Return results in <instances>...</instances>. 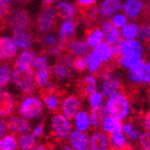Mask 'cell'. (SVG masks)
I'll list each match as a JSON object with an SVG mask.
<instances>
[{
  "mask_svg": "<svg viewBox=\"0 0 150 150\" xmlns=\"http://www.w3.org/2000/svg\"><path fill=\"white\" fill-rule=\"evenodd\" d=\"M12 0H0V16L1 19H4L11 13Z\"/></svg>",
  "mask_w": 150,
  "mask_h": 150,
  "instance_id": "45",
  "label": "cell"
},
{
  "mask_svg": "<svg viewBox=\"0 0 150 150\" xmlns=\"http://www.w3.org/2000/svg\"><path fill=\"white\" fill-rule=\"evenodd\" d=\"M146 67H147V63L144 60H142L137 65H134L132 68H130L129 69L130 81L133 83H144Z\"/></svg>",
  "mask_w": 150,
  "mask_h": 150,
  "instance_id": "29",
  "label": "cell"
},
{
  "mask_svg": "<svg viewBox=\"0 0 150 150\" xmlns=\"http://www.w3.org/2000/svg\"><path fill=\"white\" fill-rule=\"evenodd\" d=\"M55 8L57 11L58 17L62 18L63 20L65 19L74 20L78 17V14H79V10L76 5L69 2H65V1H59Z\"/></svg>",
  "mask_w": 150,
  "mask_h": 150,
  "instance_id": "20",
  "label": "cell"
},
{
  "mask_svg": "<svg viewBox=\"0 0 150 150\" xmlns=\"http://www.w3.org/2000/svg\"><path fill=\"white\" fill-rule=\"evenodd\" d=\"M13 83L25 95L35 93L36 73L34 68H16L13 73Z\"/></svg>",
  "mask_w": 150,
  "mask_h": 150,
  "instance_id": "2",
  "label": "cell"
},
{
  "mask_svg": "<svg viewBox=\"0 0 150 150\" xmlns=\"http://www.w3.org/2000/svg\"><path fill=\"white\" fill-rule=\"evenodd\" d=\"M50 83V69L36 71V84L37 87L45 88Z\"/></svg>",
  "mask_w": 150,
  "mask_h": 150,
  "instance_id": "39",
  "label": "cell"
},
{
  "mask_svg": "<svg viewBox=\"0 0 150 150\" xmlns=\"http://www.w3.org/2000/svg\"><path fill=\"white\" fill-rule=\"evenodd\" d=\"M81 101L75 95L65 97L61 103V112L69 120H75L76 115L80 111Z\"/></svg>",
  "mask_w": 150,
  "mask_h": 150,
  "instance_id": "8",
  "label": "cell"
},
{
  "mask_svg": "<svg viewBox=\"0 0 150 150\" xmlns=\"http://www.w3.org/2000/svg\"><path fill=\"white\" fill-rule=\"evenodd\" d=\"M96 1H97V0H77V5L81 12V11L87 10V8L95 6Z\"/></svg>",
  "mask_w": 150,
  "mask_h": 150,
  "instance_id": "48",
  "label": "cell"
},
{
  "mask_svg": "<svg viewBox=\"0 0 150 150\" xmlns=\"http://www.w3.org/2000/svg\"><path fill=\"white\" fill-rule=\"evenodd\" d=\"M142 59V55L141 54H135V55H126V56H121L118 58L119 64L122 67L125 68H132L134 65H137L139 62H141Z\"/></svg>",
  "mask_w": 150,
  "mask_h": 150,
  "instance_id": "34",
  "label": "cell"
},
{
  "mask_svg": "<svg viewBox=\"0 0 150 150\" xmlns=\"http://www.w3.org/2000/svg\"><path fill=\"white\" fill-rule=\"evenodd\" d=\"M120 81L117 77L110 75L109 73H105L102 75L101 79V93L106 98L112 96L120 88Z\"/></svg>",
  "mask_w": 150,
  "mask_h": 150,
  "instance_id": "11",
  "label": "cell"
},
{
  "mask_svg": "<svg viewBox=\"0 0 150 150\" xmlns=\"http://www.w3.org/2000/svg\"><path fill=\"white\" fill-rule=\"evenodd\" d=\"M13 73L11 69V66L8 64L2 63L0 66V86L4 87L10 83L11 80H13Z\"/></svg>",
  "mask_w": 150,
  "mask_h": 150,
  "instance_id": "38",
  "label": "cell"
},
{
  "mask_svg": "<svg viewBox=\"0 0 150 150\" xmlns=\"http://www.w3.org/2000/svg\"><path fill=\"white\" fill-rule=\"evenodd\" d=\"M63 150H75V149H74V148L71 147V146H65L64 149H63Z\"/></svg>",
  "mask_w": 150,
  "mask_h": 150,
  "instance_id": "59",
  "label": "cell"
},
{
  "mask_svg": "<svg viewBox=\"0 0 150 150\" xmlns=\"http://www.w3.org/2000/svg\"><path fill=\"white\" fill-rule=\"evenodd\" d=\"M6 131H8V126H6V124L4 123V121L1 120V122H0V137H1V138L5 137Z\"/></svg>",
  "mask_w": 150,
  "mask_h": 150,
  "instance_id": "53",
  "label": "cell"
},
{
  "mask_svg": "<svg viewBox=\"0 0 150 150\" xmlns=\"http://www.w3.org/2000/svg\"><path fill=\"white\" fill-rule=\"evenodd\" d=\"M34 69L36 71H40V70H48L50 69V63L47 61V58L44 55H38L36 56L35 63H34Z\"/></svg>",
  "mask_w": 150,
  "mask_h": 150,
  "instance_id": "42",
  "label": "cell"
},
{
  "mask_svg": "<svg viewBox=\"0 0 150 150\" xmlns=\"http://www.w3.org/2000/svg\"><path fill=\"white\" fill-rule=\"evenodd\" d=\"M149 10H150V4H149Z\"/></svg>",
  "mask_w": 150,
  "mask_h": 150,
  "instance_id": "60",
  "label": "cell"
},
{
  "mask_svg": "<svg viewBox=\"0 0 150 150\" xmlns=\"http://www.w3.org/2000/svg\"><path fill=\"white\" fill-rule=\"evenodd\" d=\"M105 105L108 113L121 121L127 118L130 112L129 100L123 91H117L112 96L108 97Z\"/></svg>",
  "mask_w": 150,
  "mask_h": 150,
  "instance_id": "1",
  "label": "cell"
},
{
  "mask_svg": "<svg viewBox=\"0 0 150 150\" xmlns=\"http://www.w3.org/2000/svg\"><path fill=\"white\" fill-rule=\"evenodd\" d=\"M57 2V0H42L43 6H52Z\"/></svg>",
  "mask_w": 150,
  "mask_h": 150,
  "instance_id": "56",
  "label": "cell"
},
{
  "mask_svg": "<svg viewBox=\"0 0 150 150\" xmlns=\"http://www.w3.org/2000/svg\"><path fill=\"white\" fill-rule=\"evenodd\" d=\"M102 30L105 34V42L113 45L121 40V30L109 20H106L102 23Z\"/></svg>",
  "mask_w": 150,
  "mask_h": 150,
  "instance_id": "21",
  "label": "cell"
},
{
  "mask_svg": "<svg viewBox=\"0 0 150 150\" xmlns=\"http://www.w3.org/2000/svg\"><path fill=\"white\" fill-rule=\"evenodd\" d=\"M65 50L73 57H85L90 53V46L86 40H71L65 45Z\"/></svg>",
  "mask_w": 150,
  "mask_h": 150,
  "instance_id": "13",
  "label": "cell"
},
{
  "mask_svg": "<svg viewBox=\"0 0 150 150\" xmlns=\"http://www.w3.org/2000/svg\"><path fill=\"white\" fill-rule=\"evenodd\" d=\"M6 126L10 133L15 135H22L30 130V123L22 115H11L6 121Z\"/></svg>",
  "mask_w": 150,
  "mask_h": 150,
  "instance_id": "9",
  "label": "cell"
},
{
  "mask_svg": "<svg viewBox=\"0 0 150 150\" xmlns=\"http://www.w3.org/2000/svg\"><path fill=\"white\" fill-rule=\"evenodd\" d=\"M138 37L143 42H148V41H150V20L149 19L143 21L140 24Z\"/></svg>",
  "mask_w": 150,
  "mask_h": 150,
  "instance_id": "40",
  "label": "cell"
},
{
  "mask_svg": "<svg viewBox=\"0 0 150 150\" xmlns=\"http://www.w3.org/2000/svg\"><path fill=\"white\" fill-rule=\"evenodd\" d=\"M122 10L130 19H137L144 12V2L142 0H126L123 3Z\"/></svg>",
  "mask_w": 150,
  "mask_h": 150,
  "instance_id": "17",
  "label": "cell"
},
{
  "mask_svg": "<svg viewBox=\"0 0 150 150\" xmlns=\"http://www.w3.org/2000/svg\"><path fill=\"white\" fill-rule=\"evenodd\" d=\"M139 141H140L141 147L143 150H150V131L143 132Z\"/></svg>",
  "mask_w": 150,
  "mask_h": 150,
  "instance_id": "47",
  "label": "cell"
},
{
  "mask_svg": "<svg viewBox=\"0 0 150 150\" xmlns=\"http://www.w3.org/2000/svg\"><path fill=\"white\" fill-rule=\"evenodd\" d=\"M112 50H113V54H115V57H121L122 55V39L119 41L118 43L112 45Z\"/></svg>",
  "mask_w": 150,
  "mask_h": 150,
  "instance_id": "50",
  "label": "cell"
},
{
  "mask_svg": "<svg viewBox=\"0 0 150 150\" xmlns=\"http://www.w3.org/2000/svg\"><path fill=\"white\" fill-rule=\"evenodd\" d=\"M52 131L56 138L66 140L71 133V123L62 113H56L52 119Z\"/></svg>",
  "mask_w": 150,
  "mask_h": 150,
  "instance_id": "7",
  "label": "cell"
},
{
  "mask_svg": "<svg viewBox=\"0 0 150 150\" xmlns=\"http://www.w3.org/2000/svg\"><path fill=\"white\" fill-rule=\"evenodd\" d=\"M58 14L57 11L53 6H43L42 10L40 11L37 18V28L38 30L42 34H48L57 24Z\"/></svg>",
  "mask_w": 150,
  "mask_h": 150,
  "instance_id": "5",
  "label": "cell"
},
{
  "mask_svg": "<svg viewBox=\"0 0 150 150\" xmlns=\"http://www.w3.org/2000/svg\"><path fill=\"white\" fill-rule=\"evenodd\" d=\"M19 150H38L36 138L30 133H24L20 135L19 139Z\"/></svg>",
  "mask_w": 150,
  "mask_h": 150,
  "instance_id": "32",
  "label": "cell"
},
{
  "mask_svg": "<svg viewBox=\"0 0 150 150\" xmlns=\"http://www.w3.org/2000/svg\"><path fill=\"white\" fill-rule=\"evenodd\" d=\"M86 58H87V63H88V70H89L90 73L93 74V73L99 71V69L101 68L102 64L104 63L101 60V58L99 57L93 50H91Z\"/></svg>",
  "mask_w": 150,
  "mask_h": 150,
  "instance_id": "37",
  "label": "cell"
},
{
  "mask_svg": "<svg viewBox=\"0 0 150 150\" xmlns=\"http://www.w3.org/2000/svg\"><path fill=\"white\" fill-rule=\"evenodd\" d=\"M70 146L75 150H88L90 149V138L84 131L75 129L69 135Z\"/></svg>",
  "mask_w": 150,
  "mask_h": 150,
  "instance_id": "12",
  "label": "cell"
},
{
  "mask_svg": "<svg viewBox=\"0 0 150 150\" xmlns=\"http://www.w3.org/2000/svg\"><path fill=\"white\" fill-rule=\"evenodd\" d=\"M143 54V46L140 41L135 39H122V55H135Z\"/></svg>",
  "mask_w": 150,
  "mask_h": 150,
  "instance_id": "27",
  "label": "cell"
},
{
  "mask_svg": "<svg viewBox=\"0 0 150 150\" xmlns=\"http://www.w3.org/2000/svg\"><path fill=\"white\" fill-rule=\"evenodd\" d=\"M111 22L113 23V25H115L117 28H122L124 25L127 24V16L122 13V14H115L112 18H111Z\"/></svg>",
  "mask_w": 150,
  "mask_h": 150,
  "instance_id": "46",
  "label": "cell"
},
{
  "mask_svg": "<svg viewBox=\"0 0 150 150\" xmlns=\"http://www.w3.org/2000/svg\"><path fill=\"white\" fill-rule=\"evenodd\" d=\"M76 34V22L71 19H65L61 22L59 32H58V38L62 44L66 45L68 42L71 41Z\"/></svg>",
  "mask_w": 150,
  "mask_h": 150,
  "instance_id": "14",
  "label": "cell"
},
{
  "mask_svg": "<svg viewBox=\"0 0 150 150\" xmlns=\"http://www.w3.org/2000/svg\"><path fill=\"white\" fill-rule=\"evenodd\" d=\"M5 23L8 28L14 33L17 30H28L32 24V18L26 10L15 8L11 11L10 14L6 16Z\"/></svg>",
  "mask_w": 150,
  "mask_h": 150,
  "instance_id": "4",
  "label": "cell"
},
{
  "mask_svg": "<svg viewBox=\"0 0 150 150\" xmlns=\"http://www.w3.org/2000/svg\"><path fill=\"white\" fill-rule=\"evenodd\" d=\"M110 144L115 150H125L128 147V141L126 135L122 132H115L110 134Z\"/></svg>",
  "mask_w": 150,
  "mask_h": 150,
  "instance_id": "33",
  "label": "cell"
},
{
  "mask_svg": "<svg viewBox=\"0 0 150 150\" xmlns=\"http://www.w3.org/2000/svg\"><path fill=\"white\" fill-rule=\"evenodd\" d=\"M110 138L106 132L95 131L90 135V150H109Z\"/></svg>",
  "mask_w": 150,
  "mask_h": 150,
  "instance_id": "16",
  "label": "cell"
},
{
  "mask_svg": "<svg viewBox=\"0 0 150 150\" xmlns=\"http://www.w3.org/2000/svg\"><path fill=\"white\" fill-rule=\"evenodd\" d=\"M103 93L101 91H95L93 93L88 97V102H89V105L91 106V108L99 107L100 105H102V101H103Z\"/></svg>",
  "mask_w": 150,
  "mask_h": 150,
  "instance_id": "43",
  "label": "cell"
},
{
  "mask_svg": "<svg viewBox=\"0 0 150 150\" xmlns=\"http://www.w3.org/2000/svg\"><path fill=\"white\" fill-rule=\"evenodd\" d=\"M74 66H75V70L82 73L86 68H88V63H87V58L85 57H76L75 61H74Z\"/></svg>",
  "mask_w": 150,
  "mask_h": 150,
  "instance_id": "44",
  "label": "cell"
},
{
  "mask_svg": "<svg viewBox=\"0 0 150 150\" xmlns=\"http://www.w3.org/2000/svg\"><path fill=\"white\" fill-rule=\"evenodd\" d=\"M13 39L17 44L18 48L25 50L32 46L34 39L33 36L28 30H17V32L13 33Z\"/></svg>",
  "mask_w": 150,
  "mask_h": 150,
  "instance_id": "24",
  "label": "cell"
},
{
  "mask_svg": "<svg viewBox=\"0 0 150 150\" xmlns=\"http://www.w3.org/2000/svg\"><path fill=\"white\" fill-rule=\"evenodd\" d=\"M93 52L101 58V60L104 63L109 62V61L115 57L112 45H110L109 43H107V42H103L102 44H100L99 46L95 47L93 48Z\"/></svg>",
  "mask_w": 150,
  "mask_h": 150,
  "instance_id": "30",
  "label": "cell"
},
{
  "mask_svg": "<svg viewBox=\"0 0 150 150\" xmlns=\"http://www.w3.org/2000/svg\"><path fill=\"white\" fill-rule=\"evenodd\" d=\"M15 99L8 91L1 90L0 93V115L1 118H8L15 109Z\"/></svg>",
  "mask_w": 150,
  "mask_h": 150,
  "instance_id": "15",
  "label": "cell"
},
{
  "mask_svg": "<svg viewBox=\"0 0 150 150\" xmlns=\"http://www.w3.org/2000/svg\"><path fill=\"white\" fill-rule=\"evenodd\" d=\"M98 79L95 76H85L81 79L78 84V90L81 97H89L91 93L97 91Z\"/></svg>",
  "mask_w": 150,
  "mask_h": 150,
  "instance_id": "19",
  "label": "cell"
},
{
  "mask_svg": "<svg viewBox=\"0 0 150 150\" xmlns=\"http://www.w3.org/2000/svg\"><path fill=\"white\" fill-rule=\"evenodd\" d=\"M43 109H44L43 100L33 95H28L23 98L18 107V111L20 115L28 120L39 118L43 113Z\"/></svg>",
  "mask_w": 150,
  "mask_h": 150,
  "instance_id": "3",
  "label": "cell"
},
{
  "mask_svg": "<svg viewBox=\"0 0 150 150\" xmlns=\"http://www.w3.org/2000/svg\"><path fill=\"white\" fill-rule=\"evenodd\" d=\"M144 83H146V84H150V61L147 63L145 78H144Z\"/></svg>",
  "mask_w": 150,
  "mask_h": 150,
  "instance_id": "54",
  "label": "cell"
},
{
  "mask_svg": "<svg viewBox=\"0 0 150 150\" xmlns=\"http://www.w3.org/2000/svg\"><path fill=\"white\" fill-rule=\"evenodd\" d=\"M16 2L18 3H21V4H24V3H26L28 1V0H15Z\"/></svg>",
  "mask_w": 150,
  "mask_h": 150,
  "instance_id": "58",
  "label": "cell"
},
{
  "mask_svg": "<svg viewBox=\"0 0 150 150\" xmlns=\"http://www.w3.org/2000/svg\"><path fill=\"white\" fill-rule=\"evenodd\" d=\"M36 55L32 50H22L15 61L16 68H34Z\"/></svg>",
  "mask_w": 150,
  "mask_h": 150,
  "instance_id": "25",
  "label": "cell"
},
{
  "mask_svg": "<svg viewBox=\"0 0 150 150\" xmlns=\"http://www.w3.org/2000/svg\"><path fill=\"white\" fill-rule=\"evenodd\" d=\"M122 5L121 0H103L99 8L100 16L105 19H108L110 17L112 18L122 8Z\"/></svg>",
  "mask_w": 150,
  "mask_h": 150,
  "instance_id": "18",
  "label": "cell"
},
{
  "mask_svg": "<svg viewBox=\"0 0 150 150\" xmlns=\"http://www.w3.org/2000/svg\"><path fill=\"white\" fill-rule=\"evenodd\" d=\"M105 40V34L100 28H90L86 34V41L90 47H97Z\"/></svg>",
  "mask_w": 150,
  "mask_h": 150,
  "instance_id": "26",
  "label": "cell"
},
{
  "mask_svg": "<svg viewBox=\"0 0 150 150\" xmlns=\"http://www.w3.org/2000/svg\"><path fill=\"white\" fill-rule=\"evenodd\" d=\"M19 147V141L15 134H6L1 138L0 141V150H17Z\"/></svg>",
  "mask_w": 150,
  "mask_h": 150,
  "instance_id": "36",
  "label": "cell"
},
{
  "mask_svg": "<svg viewBox=\"0 0 150 150\" xmlns=\"http://www.w3.org/2000/svg\"><path fill=\"white\" fill-rule=\"evenodd\" d=\"M141 137V133L139 132L138 130H135L133 129V131L131 133H130L129 135H128V138L130 139V140H132V141H135V140H139Z\"/></svg>",
  "mask_w": 150,
  "mask_h": 150,
  "instance_id": "55",
  "label": "cell"
},
{
  "mask_svg": "<svg viewBox=\"0 0 150 150\" xmlns=\"http://www.w3.org/2000/svg\"><path fill=\"white\" fill-rule=\"evenodd\" d=\"M41 42H42V44L44 45V47L47 50L53 47H56V46H58L61 43L60 40H59V38H57V36L54 35V34H50V33L45 34L43 36Z\"/></svg>",
  "mask_w": 150,
  "mask_h": 150,
  "instance_id": "41",
  "label": "cell"
},
{
  "mask_svg": "<svg viewBox=\"0 0 150 150\" xmlns=\"http://www.w3.org/2000/svg\"><path fill=\"white\" fill-rule=\"evenodd\" d=\"M41 96L42 100L44 102L45 106L50 110V111H57L60 108V98L56 90H46L41 89Z\"/></svg>",
  "mask_w": 150,
  "mask_h": 150,
  "instance_id": "23",
  "label": "cell"
},
{
  "mask_svg": "<svg viewBox=\"0 0 150 150\" xmlns=\"http://www.w3.org/2000/svg\"><path fill=\"white\" fill-rule=\"evenodd\" d=\"M90 122H91V127L93 129H99L100 127H102L103 122L106 119L109 113L108 110L106 108V105H100L99 107L91 108L90 110Z\"/></svg>",
  "mask_w": 150,
  "mask_h": 150,
  "instance_id": "22",
  "label": "cell"
},
{
  "mask_svg": "<svg viewBox=\"0 0 150 150\" xmlns=\"http://www.w3.org/2000/svg\"><path fill=\"white\" fill-rule=\"evenodd\" d=\"M43 133H44V126H43L42 123H39V124L34 128L32 134L34 135L35 138H41L43 135Z\"/></svg>",
  "mask_w": 150,
  "mask_h": 150,
  "instance_id": "49",
  "label": "cell"
},
{
  "mask_svg": "<svg viewBox=\"0 0 150 150\" xmlns=\"http://www.w3.org/2000/svg\"><path fill=\"white\" fill-rule=\"evenodd\" d=\"M75 126L76 129H79L81 131H84V132L87 131L91 126L89 113L84 111V110H80L75 118Z\"/></svg>",
  "mask_w": 150,
  "mask_h": 150,
  "instance_id": "31",
  "label": "cell"
},
{
  "mask_svg": "<svg viewBox=\"0 0 150 150\" xmlns=\"http://www.w3.org/2000/svg\"><path fill=\"white\" fill-rule=\"evenodd\" d=\"M18 46L14 39L8 36H2L0 39V58L1 61L12 60L17 55Z\"/></svg>",
  "mask_w": 150,
  "mask_h": 150,
  "instance_id": "10",
  "label": "cell"
},
{
  "mask_svg": "<svg viewBox=\"0 0 150 150\" xmlns=\"http://www.w3.org/2000/svg\"><path fill=\"white\" fill-rule=\"evenodd\" d=\"M140 25L135 22H128L121 30V35L123 39H135L139 36Z\"/></svg>",
  "mask_w": 150,
  "mask_h": 150,
  "instance_id": "35",
  "label": "cell"
},
{
  "mask_svg": "<svg viewBox=\"0 0 150 150\" xmlns=\"http://www.w3.org/2000/svg\"><path fill=\"white\" fill-rule=\"evenodd\" d=\"M133 129H134V128H133L132 124H131L130 122H126V123H124V124H123V132L125 133L127 137L130 134V133L132 132Z\"/></svg>",
  "mask_w": 150,
  "mask_h": 150,
  "instance_id": "51",
  "label": "cell"
},
{
  "mask_svg": "<svg viewBox=\"0 0 150 150\" xmlns=\"http://www.w3.org/2000/svg\"><path fill=\"white\" fill-rule=\"evenodd\" d=\"M102 129L104 132L112 134L115 132H122L123 131V123L121 120L117 119L115 117L108 115L103 122Z\"/></svg>",
  "mask_w": 150,
  "mask_h": 150,
  "instance_id": "28",
  "label": "cell"
},
{
  "mask_svg": "<svg viewBox=\"0 0 150 150\" xmlns=\"http://www.w3.org/2000/svg\"><path fill=\"white\" fill-rule=\"evenodd\" d=\"M143 123H144V127H145L146 131H150V110L145 113Z\"/></svg>",
  "mask_w": 150,
  "mask_h": 150,
  "instance_id": "52",
  "label": "cell"
},
{
  "mask_svg": "<svg viewBox=\"0 0 150 150\" xmlns=\"http://www.w3.org/2000/svg\"><path fill=\"white\" fill-rule=\"evenodd\" d=\"M74 61L75 59L73 58V56L68 54L58 58V60L53 66V74L56 79L60 81L67 80L75 69Z\"/></svg>",
  "mask_w": 150,
  "mask_h": 150,
  "instance_id": "6",
  "label": "cell"
},
{
  "mask_svg": "<svg viewBox=\"0 0 150 150\" xmlns=\"http://www.w3.org/2000/svg\"><path fill=\"white\" fill-rule=\"evenodd\" d=\"M38 150H48V149H47V147H46V146L39 145V146H38Z\"/></svg>",
  "mask_w": 150,
  "mask_h": 150,
  "instance_id": "57",
  "label": "cell"
}]
</instances>
